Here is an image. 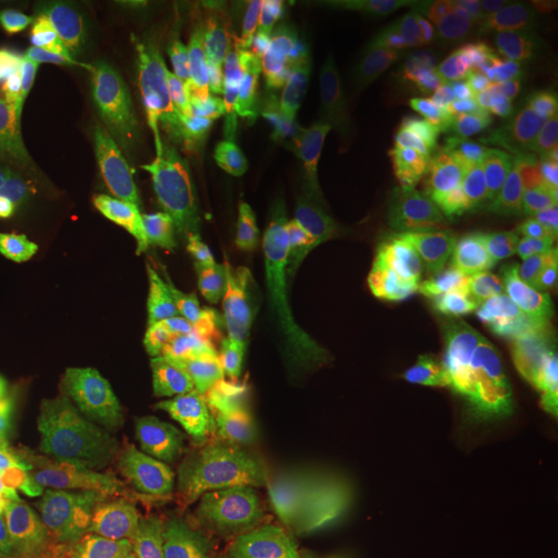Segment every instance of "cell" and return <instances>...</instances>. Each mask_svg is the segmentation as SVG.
<instances>
[{
  "mask_svg": "<svg viewBox=\"0 0 558 558\" xmlns=\"http://www.w3.org/2000/svg\"><path fill=\"white\" fill-rule=\"evenodd\" d=\"M395 119L413 159V252L475 465L487 450L475 373H487L521 422L546 425L543 363L512 304L499 245L502 205L475 140L403 106Z\"/></svg>",
  "mask_w": 558,
  "mask_h": 558,
  "instance_id": "1",
  "label": "cell"
},
{
  "mask_svg": "<svg viewBox=\"0 0 558 558\" xmlns=\"http://www.w3.org/2000/svg\"><path fill=\"white\" fill-rule=\"evenodd\" d=\"M267 211L286 317L319 381L381 444L410 407L413 363L379 255L323 190L270 196Z\"/></svg>",
  "mask_w": 558,
  "mask_h": 558,
  "instance_id": "2",
  "label": "cell"
},
{
  "mask_svg": "<svg viewBox=\"0 0 558 558\" xmlns=\"http://www.w3.org/2000/svg\"><path fill=\"white\" fill-rule=\"evenodd\" d=\"M286 459L319 558H410L391 502L341 413L311 381L282 388Z\"/></svg>",
  "mask_w": 558,
  "mask_h": 558,
  "instance_id": "3",
  "label": "cell"
},
{
  "mask_svg": "<svg viewBox=\"0 0 558 558\" xmlns=\"http://www.w3.org/2000/svg\"><path fill=\"white\" fill-rule=\"evenodd\" d=\"M124 44L137 47L220 174L252 131L255 75L240 40L193 10L140 20Z\"/></svg>",
  "mask_w": 558,
  "mask_h": 558,
  "instance_id": "4",
  "label": "cell"
},
{
  "mask_svg": "<svg viewBox=\"0 0 558 558\" xmlns=\"http://www.w3.org/2000/svg\"><path fill=\"white\" fill-rule=\"evenodd\" d=\"M425 506L453 524L459 558H558V481L509 432L487 428L481 462Z\"/></svg>",
  "mask_w": 558,
  "mask_h": 558,
  "instance_id": "5",
  "label": "cell"
},
{
  "mask_svg": "<svg viewBox=\"0 0 558 558\" xmlns=\"http://www.w3.org/2000/svg\"><path fill=\"white\" fill-rule=\"evenodd\" d=\"M60 376L44 317L22 311L0 286V457L25 462L44 478L78 484L84 462L65 425Z\"/></svg>",
  "mask_w": 558,
  "mask_h": 558,
  "instance_id": "6",
  "label": "cell"
},
{
  "mask_svg": "<svg viewBox=\"0 0 558 558\" xmlns=\"http://www.w3.org/2000/svg\"><path fill=\"white\" fill-rule=\"evenodd\" d=\"M94 128L100 140H112L146 156L178 161L208 180H223L205 156L199 140L180 119L171 97L137 47L124 44L106 57L94 90Z\"/></svg>",
  "mask_w": 558,
  "mask_h": 558,
  "instance_id": "7",
  "label": "cell"
},
{
  "mask_svg": "<svg viewBox=\"0 0 558 558\" xmlns=\"http://www.w3.org/2000/svg\"><path fill=\"white\" fill-rule=\"evenodd\" d=\"M116 193L97 186L75 171L65 178V196H62V223H65V245H62V279L53 311L47 314V351L50 363L62 373V344H65V329H69V314L75 295L81 292V282L87 279L94 260L100 255L106 220L112 215Z\"/></svg>",
  "mask_w": 558,
  "mask_h": 558,
  "instance_id": "8",
  "label": "cell"
},
{
  "mask_svg": "<svg viewBox=\"0 0 558 558\" xmlns=\"http://www.w3.org/2000/svg\"><path fill=\"white\" fill-rule=\"evenodd\" d=\"M499 245L512 304L537 351H558V260L556 248L502 211Z\"/></svg>",
  "mask_w": 558,
  "mask_h": 558,
  "instance_id": "9",
  "label": "cell"
},
{
  "mask_svg": "<svg viewBox=\"0 0 558 558\" xmlns=\"http://www.w3.org/2000/svg\"><path fill=\"white\" fill-rule=\"evenodd\" d=\"M502 159L519 193L521 223L558 248V137L534 109L512 119Z\"/></svg>",
  "mask_w": 558,
  "mask_h": 558,
  "instance_id": "10",
  "label": "cell"
},
{
  "mask_svg": "<svg viewBox=\"0 0 558 558\" xmlns=\"http://www.w3.org/2000/svg\"><path fill=\"white\" fill-rule=\"evenodd\" d=\"M72 171L87 178L90 183H97V186L112 190V193H119V190H161V193H178V196H193V193L211 196V193H218V196H242V199L258 202L264 208L270 205V196L230 186L227 180L202 178L178 161L146 156V153L128 149V146L112 143V140L87 143Z\"/></svg>",
  "mask_w": 558,
  "mask_h": 558,
  "instance_id": "11",
  "label": "cell"
},
{
  "mask_svg": "<svg viewBox=\"0 0 558 558\" xmlns=\"http://www.w3.org/2000/svg\"><path fill=\"white\" fill-rule=\"evenodd\" d=\"M97 50L40 32L16 28L0 35V72L25 100H50L72 90L94 65Z\"/></svg>",
  "mask_w": 558,
  "mask_h": 558,
  "instance_id": "12",
  "label": "cell"
},
{
  "mask_svg": "<svg viewBox=\"0 0 558 558\" xmlns=\"http://www.w3.org/2000/svg\"><path fill=\"white\" fill-rule=\"evenodd\" d=\"M65 178L57 165L25 149H0V240L16 236L62 208Z\"/></svg>",
  "mask_w": 558,
  "mask_h": 558,
  "instance_id": "13",
  "label": "cell"
},
{
  "mask_svg": "<svg viewBox=\"0 0 558 558\" xmlns=\"http://www.w3.org/2000/svg\"><path fill=\"white\" fill-rule=\"evenodd\" d=\"M62 245H65V223H62V208H57L22 233L7 264V274L13 282L10 289L13 301L22 311L44 317V323L60 292Z\"/></svg>",
  "mask_w": 558,
  "mask_h": 558,
  "instance_id": "14",
  "label": "cell"
},
{
  "mask_svg": "<svg viewBox=\"0 0 558 558\" xmlns=\"http://www.w3.org/2000/svg\"><path fill=\"white\" fill-rule=\"evenodd\" d=\"M7 558H87L69 537H62L57 531H50L38 519L28 524V531L22 534L20 543L13 546V553Z\"/></svg>",
  "mask_w": 558,
  "mask_h": 558,
  "instance_id": "15",
  "label": "cell"
},
{
  "mask_svg": "<svg viewBox=\"0 0 558 558\" xmlns=\"http://www.w3.org/2000/svg\"><path fill=\"white\" fill-rule=\"evenodd\" d=\"M32 521H35V515H28L25 509H16V506H7L0 499V558L13 553V546L20 543V537L28 531Z\"/></svg>",
  "mask_w": 558,
  "mask_h": 558,
  "instance_id": "16",
  "label": "cell"
},
{
  "mask_svg": "<svg viewBox=\"0 0 558 558\" xmlns=\"http://www.w3.org/2000/svg\"><path fill=\"white\" fill-rule=\"evenodd\" d=\"M546 379V425L558 432V351H537Z\"/></svg>",
  "mask_w": 558,
  "mask_h": 558,
  "instance_id": "17",
  "label": "cell"
},
{
  "mask_svg": "<svg viewBox=\"0 0 558 558\" xmlns=\"http://www.w3.org/2000/svg\"><path fill=\"white\" fill-rule=\"evenodd\" d=\"M556 260H558V248H556Z\"/></svg>",
  "mask_w": 558,
  "mask_h": 558,
  "instance_id": "18",
  "label": "cell"
}]
</instances>
